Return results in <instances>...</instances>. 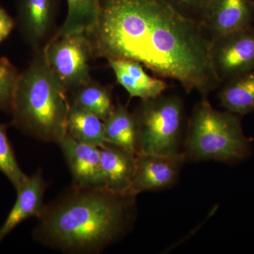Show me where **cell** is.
<instances>
[{
    "label": "cell",
    "instance_id": "cell-14",
    "mask_svg": "<svg viewBox=\"0 0 254 254\" xmlns=\"http://www.w3.org/2000/svg\"><path fill=\"white\" fill-rule=\"evenodd\" d=\"M100 148L105 190L128 194L136 169V153L108 143Z\"/></svg>",
    "mask_w": 254,
    "mask_h": 254
},
{
    "label": "cell",
    "instance_id": "cell-6",
    "mask_svg": "<svg viewBox=\"0 0 254 254\" xmlns=\"http://www.w3.org/2000/svg\"><path fill=\"white\" fill-rule=\"evenodd\" d=\"M47 62L68 94L92 80L93 54L86 33L52 37L43 46Z\"/></svg>",
    "mask_w": 254,
    "mask_h": 254
},
{
    "label": "cell",
    "instance_id": "cell-10",
    "mask_svg": "<svg viewBox=\"0 0 254 254\" xmlns=\"http://www.w3.org/2000/svg\"><path fill=\"white\" fill-rule=\"evenodd\" d=\"M201 22L212 40L248 27L254 22V1L207 0Z\"/></svg>",
    "mask_w": 254,
    "mask_h": 254
},
{
    "label": "cell",
    "instance_id": "cell-7",
    "mask_svg": "<svg viewBox=\"0 0 254 254\" xmlns=\"http://www.w3.org/2000/svg\"><path fill=\"white\" fill-rule=\"evenodd\" d=\"M214 68L222 83L254 69V26L212 40Z\"/></svg>",
    "mask_w": 254,
    "mask_h": 254
},
{
    "label": "cell",
    "instance_id": "cell-19",
    "mask_svg": "<svg viewBox=\"0 0 254 254\" xmlns=\"http://www.w3.org/2000/svg\"><path fill=\"white\" fill-rule=\"evenodd\" d=\"M67 14L63 24L52 37L87 33L94 27L99 16L100 0H66ZM51 37V38H52Z\"/></svg>",
    "mask_w": 254,
    "mask_h": 254
},
{
    "label": "cell",
    "instance_id": "cell-20",
    "mask_svg": "<svg viewBox=\"0 0 254 254\" xmlns=\"http://www.w3.org/2000/svg\"><path fill=\"white\" fill-rule=\"evenodd\" d=\"M6 130L7 125L0 123V173L11 182L16 190L28 176L20 168Z\"/></svg>",
    "mask_w": 254,
    "mask_h": 254
},
{
    "label": "cell",
    "instance_id": "cell-23",
    "mask_svg": "<svg viewBox=\"0 0 254 254\" xmlns=\"http://www.w3.org/2000/svg\"><path fill=\"white\" fill-rule=\"evenodd\" d=\"M14 24V19L0 6V43L9 36Z\"/></svg>",
    "mask_w": 254,
    "mask_h": 254
},
{
    "label": "cell",
    "instance_id": "cell-11",
    "mask_svg": "<svg viewBox=\"0 0 254 254\" xmlns=\"http://www.w3.org/2000/svg\"><path fill=\"white\" fill-rule=\"evenodd\" d=\"M59 0H19L17 22L28 44L36 50L46 45L54 28Z\"/></svg>",
    "mask_w": 254,
    "mask_h": 254
},
{
    "label": "cell",
    "instance_id": "cell-13",
    "mask_svg": "<svg viewBox=\"0 0 254 254\" xmlns=\"http://www.w3.org/2000/svg\"><path fill=\"white\" fill-rule=\"evenodd\" d=\"M117 81L126 90L130 98L149 99L163 94L168 84L161 78L147 73L143 65L129 59L108 60Z\"/></svg>",
    "mask_w": 254,
    "mask_h": 254
},
{
    "label": "cell",
    "instance_id": "cell-21",
    "mask_svg": "<svg viewBox=\"0 0 254 254\" xmlns=\"http://www.w3.org/2000/svg\"><path fill=\"white\" fill-rule=\"evenodd\" d=\"M17 69L6 58H0V110L11 112L18 76Z\"/></svg>",
    "mask_w": 254,
    "mask_h": 254
},
{
    "label": "cell",
    "instance_id": "cell-18",
    "mask_svg": "<svg viewBox=\"0 0 254 254\" xmlns=\"http://www.w3.org/2000/svg\"><path fill=\"white\" fill-rule=\"evenodd\" d=\"M70 103L106 121L115 108L111 91L93 79L71 93Z\"/></svg>",
    "mask_w": 254,
    "mask_h": 254
},
{
    "label": "cell",
    "instance_id": "cell-1",
    "mask_svg": "<svg viewBox=\"0 0 254 254\" xmlns=\"http://www.w3.org/2000/svg\"><path fill=\"white\" fill-rule=\"evenodd\" d=\"M85 33L93 58L135 60L202 97L222 86L201 21L167 0H100L98 21Z\"/></svg>",
    "mask_w": 254,
    "mask_h": 254
},
{
    "label": "cell",
    "instance_id": "cell-16",
    "mask_svg": "<svg viewBox=\"0 0 254 254\" xmlns=\"http://www.w3.org/2000/svg\"><path fill=\"white\" fill-rule=\"evenodd\" d=\"M219 99L227 111L245 115L254 112V69L224 83Z\"/></svg>",
    "mask_w": 254,
    "mask_h": 254
},
{
    "label": "cell",
    "instance_id": "cell-3",
    "mask_svg": "<svg viewBox=\"0 0 254 254\" xmlns=\"http://www.w3.org/2000/svg\"><path fill=\"white\" fill-rule=\"evenodd\" d=\"M70 106L67 92L48 64L43 47L34 50L16 83L10 112L13 125L35 139L58 144L66 133Z\"/></svg>",
    "mask_w": 254,
    "mask_h": 254
},
{
    "label": "cell",
    "instance_id": "cell-8",
    "mask_svg": "<svg viewBox=\"0 0 254 254\" xmlns=\"http://www.w3.org/2000/svg\"><path fill=\"white\" fill-rule=\"evenodd\" d=\"M186 161L177 156L136 153V169L128 194L136 196L150 190H163L176 182Z\"/></svg>",
    "mask_w": 254,
    "mask_h": 254
},
{
    "label": "cell",
    "instance_id": "cell-4",
    "mask_svg": "<svg viewBox=\"0 0 254 254\" xmlns=\"http://www.w3.org/2000/svg\"><path fill=\"white\" fill-rule=\"evenodd\" d=\"M182 153L186 161L234 163L249 158L252 146L239 115L214 109L203 96L192 112Z\"/></svg>",
    "mask_w": 254,
    "mask_h": 254
},
{
    "label": "cell",
    "instance_id": "cell-15",
    "mask_svg": "<svg viewBox=\"0 0 254 254\" xmlns=\"http://www.w3.org/2000/svg\"><path fill=\"white\" fill-rule=\"evenodd\" d=\"M105 124V141L136 153L137 125L133 113L118 102Z\"/></svg>",
    "mask_w": 254,
    "mask_h": 254
},
{
    "label": "cell",
    "instance_id": "cell-12",
    "mask_svg": "<svg viewBox=\"0 0 254 254\" xmlns=\"http://www.w3.org/2000/svg\"><path fill=\"white\" fill-rule=\"evenodd\" d=\"M47 186L41 170H38L34 175L28 176L16 190V201L0 227V244L25 220L32 217L38 218L41 216L46 208L44 195Z\"/></svg>",
    "mask_w": 254,
    "mask_h": 254
},
{
    "label": "cell",
    "instance_id": "cell-17",
    "mask_svg": "<svg viewBox=\"0 0 254 254\" xmlns=\"http://www.w3.org/2000/svg\"><path fill=\"white\" fill-rule=\"evenodd\" d=\"M66 131L83 143L102 147L106 143L105 124L96 115L71 104L66 118Z\"/></svg>",
    "mask_w": 254,
    "mask_h": 254
},
{
    "label": "cell",
    "instance_id": "cell-2",
    "mask_svg": "<svg viewBox=\"0 0 254 254\" xmlns=\"http://www.w3.org/2000/svg\"><path fill=\"white\" fill-rule=\"evenodd\" d=\"M135 203L134 195L72 186L46 205L33 237L63 253H100L128 231Z\"/></svg>",
    "mask_w": 254,
    "mask_h": 254
},
{
    "label": "cell",
    "instance_id": "cell-22",
    "mask_svg": "<svg viewBox=\"0 0 254 254\" xmlns=\"http://www.w3.org/2000/svg\"><path fill=\"white\" fill-rule=\"evenodd\" d=\"M170 4L189 16L201 21L202 14L207 0H167Z\"/></svg>",
    "mask_w": 254,
    "mask_h": 254
},
{
    "label": "cell",
    "instance_id": "cell-5",
    "mask_svg": "<svg viewBox=\"0 0 254 254\" xmlns=\"http://www.w3.org/2000/svg\"><path fill=\"white\" fill-rule=\"evenodd\" d=\"M133 113L137 125L136 153L183 155L184 105L180 97L162 94L141 100Z\"/></svg>",
    "mask_w": 254,
    "mask_h": 254
},
{
    "label": "cell",
    "instance_id": "cell-9",
    "mask_svg": "<svg viewBox=\"0 0 254 254\" xmlns=\"http://www.w3.org/2000/svg\"><path fill=\"white\" fill-rule=\"evenodd\" d=\"M58 145L72 176L73 186L105 189L100 147L78 141L67 133Z\"/></svg>",
    "mask_w": 254,
    "mask_h": 254
}]
</instances>
